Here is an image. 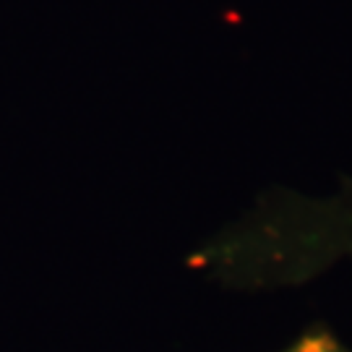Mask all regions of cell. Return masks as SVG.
<instances>
[{
    "mask_svg": "<svg viewBox=\"0 0 352 352\" xmlns=\"http://www.w3.org/2000/svg\"><path fill=\"white\" fill-rule=\"evenodd\" d=\"M292 352H342L337 350L334 344H329V342H305V344H300L298 350Z\"/></svg>",
    "mask_w": 352,
    "mask_h": 352,
    "instance_id": "obj_1",
    "label": "cell"
}]
</instances>
